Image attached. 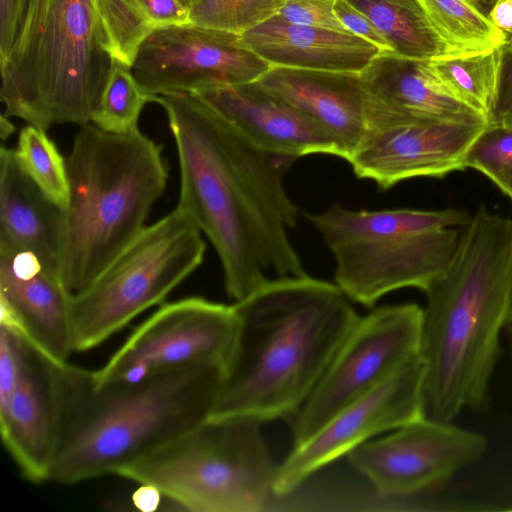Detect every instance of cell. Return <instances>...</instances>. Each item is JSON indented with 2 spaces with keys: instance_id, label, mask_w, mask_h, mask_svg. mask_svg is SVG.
Masks as SVG:
<instances>
[{
  "instance_id": "37",
  "label": "cell",
  "mask_w": 512,
  "mask_h": 512,
  "mask_svg": "<svg viewBox=\"0 0 512 512\" xmlns=\"http://www.w3.org/2000/svg\"><path fill=\"white\" fill-rule=\"evenodd\" d=\"M490 180L512 200V167L503 170Z\"/></svg>"
},
{
  "instance_id": "15",
  "label": "cell",
  "mask_w": 512,
  "mask_h": 512,
  "mask_svg": "<svg viewBox=\"0 0 512 512\" xmlns=\"http://www.w3.org/2000/svg\"><path fill=\"white\" fill-rule=\"evenodd\" d=\"M270 68L243 44L240 34L194 25L155 31L131 66L152 98L196 93L220 84L254 83Z\"/></svg>"
},
{
  "instance_id": "16",
  "label": "cell",
  "mask_w": 512,
  "mask_h": 512,
  "mask_svg": "<svg viewBox=\"0 0 512 512\" xmlns=\"http://www.w3.org/2000/svg\"><path fill=\"white\" fill-rule=\"evenodd\" d=\"M21 337L19 375L6 408L0 411V434L22 477L41 484L50 480L59 442L66 363L54 361Z\"/></svg>"
},
{
  "instance_id": "26",
  "label": "cell",
  "mask_w": 512,
  "mask_h": 512,
  "mask_svg": "<svg viewBox=\"0 0 512 512\" xmlns=\"http://www.w3.org/2000/svg\"><path fill=\"white\" fill-rule=\"evenodd\" d=\"M432 26L452 55L503 47L508 35L465 0H420Z\"/></svg>"
},
{
  "instance_id": "35",
  "label": "cell",
  "mask_w": 512,
  "mask_h": 512,
  "mask_svg": "<svg viewBox=\"0 0 512 512\" xmlns=\"http://www.w3.org/2000/svg\"><path fill=\"white\" fill-rule=\"evenodd\" d=\"M488 18L508 35V40L512 38V0H498L489 12Z\"/></svg>"
},
{
  "instance_id": "40",
  "label": "cell",
  "mask_w": 512,
  "mask_h": 512,
  "mask_svg": "<svg viewBox=\"0 0 512 512\" xmlns=\"http://www.w3.org/2000/svg\"><path fill=\"white\" fill-rule=\"evenodd\" d=\"M495 124H500L512 128V110L503 115Z\"/></svg>"
},
{
  "instance_id": "17",
  "label": "cell",
  "mask_w": 512,
  "mask_h": 512,
  "mask_svg": "<svg viewBox=\"0 0 512 512\" xmlns=\"http://www.w3.org/2000/svg\"><path fill=\"white\" fill-rule=\"evenodd\" d=\"M70 295L37 255L0 248V325L61 364L75 352Z\"/></svg>"
},
{
  "instance_id": "21",
  "label": "cell",
  "mask_w": 512,
  "mask_h": 512,
  "mask_svg": "<svg viewBox=\"0 0 512 512\" xmlns=\"http://www.w3.org/2000/svg\"><path fill=\"white\" fill-rule=\"evenodd\" d=\"M359 78L365 114L489 121L455 98L434 74L428 60L381 53Z\"/></svg>"
},
{
  "instance_id": "20",
  "label": "cell",
  "mask_w": 512,
  "mask_h": 512,
  "mask_svg": "<svg viewBox=\"0 0 512 512\" xmlns=\"http://www.w3.org/2000/svg\"><path fill=\"white\" fill-rule=\"evenodd\" d=\"M240 37L248 49L275 67L360 74L382 53L352 33L292 24L276 15Z\"/></svg>"
},
{
  "instance_id": "24",
  "label": "cell",
  "mask_w": 512,
  "mask_h": 512,
  "mask_svg": "<svg viewBox=\"0 0 512 512\" xmlns=\"http://www.w3.org/2000/svg\"><path fill=\"white\" fill-rule=\"evenodd\" d=\"M363 12L397 56L432 60L451 56L420 0H347Z\"/></svg>"
},
{
  "instance_id": "14",
  "label": "cell",
  "mask_w": 512,
  "mask_h": 512,
  "mask_svg": "<svg viewBox=\"0 0 512 512\" xmlns=\"http://www.w3.org/2000/svg\"><path fill=\"white\" fill-rule=\"evenodd\" d=\"M424 364L419 354L390 377L349 403L277 467L274 492L297 491L316 471L374 436L424 416Z\"/></svg>"
},
{
  "instance_id": "1",
  "label": "cell",
  "mask_w": 512,
  "mask_h": 512,
  "mask_svg": "<svg viewBox=\"0 0 512 512\" xmlns=\"http://www.w3.org/2000/svg\"><path fill=\"white\" fill-rule=\"evenodd\" d=\"M180 168L178 207L213 245L227 296L242 300L269 277L307 273L288 230L298 210L284 178L298 159L263 150L194 93L155 96Z\"/></svg>"
},
{
  "instance_id": "5",
  "label": "cell",
  "mask_w": 512,
  "mask_h": 512,
  "mask_svg": "<svg viewBox=\"0 0 512 512\" xmlns=\"http://www.w3.org/2000/svg\"><path fill=\"white\" fill-rule=\"evenodd\" d=\"M66 164L59 278L76 294L144 229L169 173L162 146L140 130L114 134L93 123L78 129Z\"/></svg>"
},
{
  "instance_id": "6",
  "label": "cell",
  "mask_w": 512,
  "mask_h": 512,
  "mask_svg": "<svg viewBox=\"0 0 512 512\" xmlns=\"http://www.w3.org/2000/svg\"><path fill=\"white\" fill-rule=\"evenodd\" d=\"M112 62L93 0H28L0 58L3 114L44 130L91 123Z\"/></svg>"
},
{
  "instance_id": "19",
  "label": "cell",
  "mask_w": 512,
  "mask_h": 512,
  "mask_svg": "<svg viewBox=\"0 0 512 512\" xmlns=\"http://www.w3.org/2000/svg\"><path fill=\"white\" fill-rule=\"evenodd\" d=\"M359 75L271 66L254 83L314 120L348 161L366 130Z\"/></svg>"
},
{
  "instance_id": "41",
  "label": "cell",
  "mask_w": 512,
  "mask_h": 512,
  "mask_svg": "<svg viewBox=\"0 0 512 512\" xmlns=\"http://www.w3.org/2000/svg\"><path fill=\"white\" fill-rule=\"evenodd\" d=\"M180 1L183 2L189 8V0H180Z\"/></svg>"
},
{
  "instance_id": "39",
  "label": "cell",
  "mask_w": 512,
  "mask_h": 512,
  "mask_svg": "<svg viewBox=\"0 0 512 512\" xmlns=\"http://www.w3.org/2000/svg\"><path fill=\"white\" fill-rule=\"evenodd\" d=\"M15 131L13 123L9 120V117L2 114L0 120V136L2 140L10 137Z\"/></svg>"
},
{
  "instance_id": "11",
  "label": "cell",
  "mask_w": 512,
  "mask_h": 512,
  "mask_svg": "<svg viewBox=\"0 0 512 512\" xmlns=\"http://www.w3.org/2000/svg\"><path fill=\"white\" fill-rule=\"evenodd\" d=\"M237 314L233 305L187 297L160 306L108 361L92 371L96 384L137 381L148 374L192 364L224 369L233 352Z\"/></svg>"
},
{
  "instance_id": "12",
  "label": "cell",
  "mask_w": 512,
  "mask_h": 512,
  "mask_svg": "<svg viewBox=\"0 0 512 512\" xmlns=\"http://www.w3.org/2000/svg\"><path fill=\"white\" fill-rule=\"evenodd\" d=\"M487 445L480 433L423 416L346 456L380 497L411 503L477 462Z\"/></svg>"
},
{
  "instance_id": "23",
  "label": "cell",
  "mask_w": 512,
  "mask_h": 512,
  "mask_svg": "<svg viewBox=\"0 0 512 512\" xmlns=\"http://www.w3.org/2000/svg\"><path fill=\"white\" fill-rule=\"evenodd\" d=\"M107 49L132 66L145 40L155 31L189 25V8L180 0H93Z\"/></svg>"
},
{
  "instance_id": "32",
  "label": "cell",
  "mask_w": 512,
  "mask_h": 512,
  "mask_svg": "<svg viewBox=\"0 0 512 512\" xmlns=\"http://www.w3.org/2000/svg\"><path fill=\"white\" fill-rule=\"evenodd\" d=\"M334 12L350 33L374 44L382 53H393L391 45L371 20L350 2L335 0Z\"/></svg>"
},
{
  "instance_id": "4",
  "label": "cell",
  "mask_w": 512,
  "mask_h": 512,
  "mask_svg": "<svg viewBox=\"0 0 512 512\" xmlns=\"http://www.w3.org/2000/svg\"><path fill=\"white\" fill-rule=\"evenodd\" d=\"M222 377V368L192 364L96 384L92 371L66 363L49 481L72 485L116 475L194 429L212 415Z\"/></svg>"
},
{
  "instance_id": "8",
  "label": "cell",
  "mask_w": 512,
  "mask_h": 512,
  "mask_svg": "<svg viewBox=\"0 0 512 512\" xmlns=\"http://www.w3.org/2000/svg\"><path fill=\"white\" fill-rule=\"evenodd\" d=\"M261 425L247 417H209L116 475L157 489L167 504L180 510L282 509L284 497L274 492L278 465Z\"/></svg>"
},
{
  "instance_id": "34",
  "label": "cell",
  "mask_w": 512,
  "mask_h": 512,
  "mask_svg": "<svg viewBox=\"0 0 512 512\" xmlns=\"http://www.w3.org/2000/svg\"><path fill=\"white\" fill-rule=\"evenodd\" d=\"M512 110V44L503 47L499 88L490 123L497 122Z\"/></svg>"
},
{
  "instance_id": "42",
  "label": "cell",
  "mask_w": 512,
  "mask_h": 512,
  "mask_svg": "<svg viewBox=\"0 0 512 512\" xmlns=\"http://www.w3.org/2000/svg\"><path fill=\"white\" fill-rule=\"evenodd\" d=\"M506 44H512V38H510Z\"/></svg>"
},
{
  "instance_id": "36",
  "label": "cell",
  "mask_w": 512,
  "mask_h": 512,
  "mask_svg": "<svg viewBox=\"0 0 512 512\" xmlns=\"http://www.w3.org/2000/svg\"><path fill=\"white\" fill-rule=\"evenodd\" d=\"M163 502L161 492L150 486L140 485V489L134 494V504L140 510L154 511Z\"/></svg>"
},
{
  "instance_id": "33",
  "label": "cell",
  "mask_w": 512,
  "mask_h": 512,
  "mask_svg": "<svg viewBox=\"0 0 512 512\" xmlns=\"http://www.w3.org/2000/svg\"><path fill=\"white\" fill-rule=\"evenodd\" d=\"M28 0H0V58L11 49Z\"/></svg>"
},
{
  "instance_id": "13",
  "label": "cell",
  "mask_w": 512,
  "mask_h": 512,
  "mask_svg": "<svg viewBox=\"0 0 512 512\" xmlns=\"http://www.w3.org/2000/svg\"><path fill=\"white\" fill-rule=\"evenodd\" d=\"M488 124L366 113L365 134L348 162L356 177L382 190L411 178H442L466 169L465 154Z\"/></svg>"
},
{
  "instance_id": "18",
  "label": "cell",
  "mask_w": 512,
  "mask_h": 512,
  "mask_svg": "<svg viewBox=\"0 0 512 512\" xmlns=\"http://www.w3.org/2000/svg\"><path fill=\"white\" fill-rule=\"evenodd\" d=\"M255 146L297 158L339 157L333 138L314 120L255 83L220 84L194 93Z\"/></svg>"
},
{
  "instance_id": "30",
  "label": "cell",
  "mask_w": 512,
  "mask_h": 512,
  "mask_svg": "<svg viewBox=\"0 0 512 512\" xmlns=\"http://www.w3.org/2000/svg\"><path fill=\"white\" fill-rule=\"evenodd\" d=\"M464 165L489 179L512 167V128L489 123L469 146Z\"/></svg>"
},
{
  "instance_id": "10",
  "label": "cell",
  "mask_w": 512,
  "mask_h": 512,
  "mask_svg": "<svg viewBox=\"0 0 512 512\" xmlns=\"http://www.w3.org/2000/svg\"><path fill=\"white\" fill-rule=\"evenodd\" d=\"M422 316L423 309L417 304L403 303L381 306L359 317L313 392L292 417L294 447L419 354Z\"/></svg>"
},
{
  "instance_id": "28",
  "label": "cell",
  "mask_w": 512,
  "mask_h": 512,
  "mask_svg": "<svg viewBox=\"0 0 512 512\" xmlns=\"http://www.w3.org/2000/svg\"><path fill=\"white\" fill-rule=\"evenodd\" d=\"M46 131L26 125L19 133L14 150L26 174L53 202L64 208L69 199L66 158Z\"/></svg>"
},
{
  "instance_id": "3",
  "label": "cell",
  "mask_w": 512,
  "mask_h": 512,
  "mask_svg": "<svg viewBox=\"0 0 512 512\" xmlns=\"http://www.w3.org/2000/svg\"><path fill=\"white\" fill-rule=\"evenodd\" d=\"M425 294L423 413L452 423L462 410L488 405L500 333L512 319V218L479 206Z\"/></svg>"
},
{
  "instance_id": "29",
  "label": "cell",
  "mask_w": 512,
  "mask_h": 512,
  "mask_svg": "<svg viewBox=\"0 0 512 512\" xmlns=\"http://www.w3.org/2000/svg\"><path fill=\"white\" fill-rule=\"evenodd\" d=\"M286 0H189L190 24L242 34L274 16Z\"/></svg>"
},
{
  "instance_id": "25",
  "label": "cell",
  "mask_w": 512,
  "mask_h": 512,
  "mask_svg": "<svg viewBox=\"0 0 512 512\" xmlns=\"http://www.w3.org/2000/svg\"><path fill=\"white\" fill-rule=\"evenodd\" d=\"M503 47L428 60L444 87L459 101L486 117L489 123L498 94Z\"/></svg>"
},
{
  "instance_id": "27",
  "label": "cell",
  "mask_w": 512,
  "mask_h": 512,
  "mask_svg": "<svg viewBox=\"0 0 512 512\" xmlns=\"http://www.w3.org/2000/svg\"><path fill=\"white\" fill-rule=\"evenodd\" d=\"M127 64L113 58L110 74L99 106L91 123L114 134H131L139 130L142 109L152 102Z\"/></svg>"
},
{
  "instance_id": "7",
  "label": "cell",
  "mask_w": 512,
  "mask_h": 512,
  "mask_svg": "<svg viewBox=\"0 0 512 512\" xmlns=\"http://www.w3.org/2000/svg\"><path fill=\"white\" fill-rule=\"evenodd\" d=\"M335 259V284L352 301L372 307L407 287L424 293L444 273L472 216L443 210H351L333 204L305 214Z\"/></svg>"
},
{
  "instance_id": "31",
  "label": "cell",
  "mask_w": 512,
  "mask_h": 512,
  "mask_svg": "<svg viewBox=\"0 0 512 512\" xmlns=\"http://www.w3.org/2000/svg\"><path fill=\"white\" fill-rule=\"evenodd\" d=\"M335 0H286L275 14L288 23L350 33L334 12Z\"/></svg>"
},
{
  "instance_id": "9",
  "label": "cell",
  "mask_w": 512,
  "mask_h": 512,
  "mask_svg": "<svg viewBox=\"0 0 512 512\" xmlns=\"http://www.w3.org/2000/svg\"><path fill=\"white\" fill-rule=\"evenodd\" d=\"M202 232L178 206L144 229L84 290L70 295L75 352L99 346L163 300L203 262Z\"/></svg>"
},
{
  "instance_id": "38",
  "label": "cell",
  "mask_w": 512,
  "mask_h": 512,
  "mask_svg": "<svg viewBox=\"0 0 512 512\" xmlns=\"http://www.w3.org/2000/svg\"><path fill=\"white\" fill-rule=\"evenodd\" d=\"M480 13L488 17L489 12L498 0H465Z\"/></svg>"
},
{
  "instance_id": "2",
  "label": "cell",
  "mask_w": 512,
  "mask_h": 512,
  "mask_svg": "<svg viewBox=\"0 0 512 512\" xmlns=\"http://www.w3.org/2000/svg\"><path fill=\"white\" fill-rule=\"evenodd\" d=\"M349 300L306 274L269 278L235 302L236 340L210 417H293L360 317Z\"/></svg>"
},
{
  "instance_id": "22",
  "label": "cell",
  "mask_w": 512,
  "mask_h": 512,
  "mask_svg": "<svg viewBox=\"0 0 512 512\" xmlns=\"http://www.w3.org/2000/svg\"><path fill=\"white\" fill-rule=\"evenodd\" d=\"M62 223L63 208L26 174L15 150L1 146L0 247L34 253L59 278Z\"/></svg>"
}]
</instances>
